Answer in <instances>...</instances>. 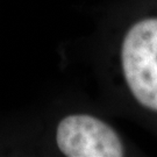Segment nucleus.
Segmentation results:
<instances>
[{
  "mask_svg": "<svg viewBox=\"0 0 157 157\" xmlns=\"http://www.w3.org/2000/svg\"><path fill=\"white\" fill-rule=\"evenodd\" d=\"M127 84L137 101L157 112V19L129 29L121 51Z\"/></svg>",
  "mask_w": 157,
  "mask_h": 157,
  "instance_id": "nucleus-1",
  "label": "nucleus"
},
{
  "mask_svg": "<svg viewBox=\"0 0 157 157\" xmlns=\"http://www.w3.org/2000/svg\"><path fill=\"white\" fill-rule=\"evenodd\" d=\"M59 150L69 157H120L121 141L108 124L90 115H70L58 124Z\"/></svg>",
  "mask_w": 157,
  "mask_h": 157,
  "instance_id": "nucleus-2",
  "label": "nucleus"
}]
</instances>
